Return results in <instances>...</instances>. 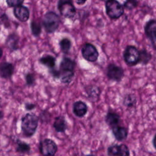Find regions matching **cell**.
<instances>
[{
	"label": "cell",
	"mask_w": 156,
	"mask_h": 156,
	"mask_svg": "<svg viewBox=\"0 0 156 156\" xmlns=\"http://www.w3.org/2000/svg\"><path fill=\"white\" fill-rule=\"evenodd\" d=\"M76 62L68 57H64L60 62L59 69V78L63 83H70L74 76Z\"/></svg>",
	"instance_id": "6da1fadb"
},
{
	"label": "cell",
	"mask_w": 156,
	"mask_h": 156,
	"mask_svg": "<svg viewBox=\"0 0 156 156\" xmlns=\"http://www.w3.org/2000/svg\"><path fill=\"white\" fill-rule=\"evenodd\" d=\"M38 118L33 113H27L21 118V130L26 137H31L36 132Z\"/></svg>",
	"instance_id": "7a4b0ae2"
},
{
	"label": "cell",
	"mask_w": 156,
	"mask_h": 156,
	"mask_svg": "<svg viewBox=\"0 0 156 156\" xmlns=\"http://www.w3.org/2000/svg\"><path fill=\"white\" fill-rule=\"evenodd\" d=\"M60 23L59 16L54 12H46L43 18L42 24L45 31L48 34L54 32L58 27Z\"/></svg>",
	"instance_id": "3957f363"
},
{
	"label": "cell",
	"mask_w": 156,
	"mask_h": 156,
	"mask_svg": "<svg viewBox=\"0 0 156 156\" xmlns=\"http://www.w3.org/2000/svg\"><path fill=\"white\" fill-rule=\"evenodd\" d=\"M105 7L107 15L112 20H117L124 14L123 5L116 0H110L105 2Z\"/></svg>",
	"instance_id": "277c9868"
},
{
	"label": "cell",
	"mask_w": 156,
	"mask_h": 156,
	"mask_svg": "<svg viewBox=\"0 0 156 156\" xmlns=\"http://www.w3.org/2000/svg\"><path fill=\"white\" fill-rule=\"evenodd\" d=\"M57 9L60 15L66 18H72L76 13L73 0H58Z\"/></svg>",
	"instance_id": "5b68a950"
},
{
	"label": "cell",
	"mask_w": 156,
	"mask_h": 156,
	"mask_svg": "<svg viewBox=\"0 0 156 156\" xmlns=\"http://www.w3.org/2000/svg\"><path fill=\"white\" fill-rule=\"evenodd\" d=\"M123 58L128 66H135L139 63L140 51L135 46L129 45L126 46L124 51Z\"/></svg>",
	"instance_id": "8992f818"
},
{
	"label": "cell",
	"mask_w": 156,
	"mask_h": 156,
	"mask_svg": "<svg viewBox=\"0 0 156 156\" xmlns=\"http://www.w3.org/2000/svg\"><path fill=\"white\" fill-rule=\"evenodd\" d=\"M81 53L83 58L90 62H96L99 57V52L96 48L90 43H86L82 46Z\"/></svg>",
	"instance_id": "52a82bcc"
},
{
	"label": "cell",
	"mask_w": 156,
	"mask_h": 156,
	"mask_svg": "<svg viewBox=\"0 0 156 156\" xmlns=\"http://www.w3.org/2000/svg\"><path fill=\"white\" fill-rule=\"evenodd\" d=\"M39 149L40 153L43 155H54L58 150V147L54 141L49 138H46L40 142Z\"/></svg>",
	"instance_id": "ba28073f"
},
{
	"label": "cell",
	"mask_w": 156,
	"mask_h": 156,
	"mask_svg": "<svg viewBox=\"0 0 156 156\" xmlns=\"http://www.w3.org/2000/svg\"><path fill=\"white\" fill-rule=\"evenodd\" d=\"M144 30L152 47L156 49V19H151L147 21L144 25Z\"/></svg>",
	"instance_id": "9c48e42d"
},
{
	"label": "cell",
	"mask_w": 156,
	"mask_h": 156,
	"mask_svg": "<svg viewBox=\"0 0 156 156\" xmlns=\"http://www.w3.org/2000/svg\"><path fill=\"white\" fill-rule=\"evenodd\" d=\"M106 74L108 78L110 80L119 82L124 76V69L115 63H110L106 70Z\"/></svg>",
	"instance_id": "30bf717a"
},
{
	"label": "cell",
	"mask_w": 156,
	"mask_h": 156,
	"mask_svg": "<svg viewBox=\"0 0 156 156\" xmlns=\"http://www.w3.org/2000/svg\"><path fill=\"white\" fill-rule=\"evenodd\" d=\"M107 154L108 155H129L130 151L126 144H114L110 146L107 149Z\"/></svg>",
	"instance_id": "8fae6325"
},
{
	"label": "cell",
	"mask_w": 156,
	"mask_h": 156,
	"mask_svg": "<svg viewBox=\"0 0 156 156\" xmlns=\"http://www.w3.org/2000/svg\"><path fill=\"white\" fill-rule=\"evenodd\" d=\"M13 15L19 21L21 22H26L29 20L30 12L27 7L20 5L14 7Z\"/></svg>",
	"instance_id": "7c38bea8"
},
{
	"label": "cell",
	"mask_w": 156,
	"mask_h": 156,
	"mask_svg": "<svg viewBox=\"0 0 156 156\" xmlns=\"http://www.w3.org/2000/svg\"><path fill=\"white\" fill-rule=\"evenodd\" d=\"M14 73V66L11 63L3 62L0 64V76L5 79H10Z\"/></svg>",
	"instance_id": "4fadbf2b"
},
{
	"label": "cell",
	"mask_w": 156,
	"mask_h": 156,
	"mask_svg": "<svg viewBox=\"0 0 156 156\" xmlns=\"http://www.w3.org/2000/svg\"><path fill=\"white\" fill-rule=\"evenodd\" d=\"M88 110L87 104L82 101H77L73 104V111L74 114L79 118L84 116Z\"/></svg>",
	"instance_id": "5bb4252c"
},
{
	"label": "cell",
	"mask_w": 156,
	"mask_h": 156,
	"mask_svg": "<svg viewBox=\"0 0 156 156\" xmlns=\"http://www.w3.org/2000/svg\"><path fill=\"white\" fill-rule=\"evenodd\" d=\"M105 121L107 124L112 129L119 125L121 121L120 116L116 112L109 111L105 116Z\"/></svg>",
	"instance_id": "9a60e30c"
},
{
	"label": "cell",
	"mask_w": 156,
	"mask_h": 156,
	"mask_svg": "<svg viewBox=\"0 0 156 156\" xmlns=\"http://www.w3.org/2000/svg\"><path fill=\"white\" fill-rule=\"evenodd\" d=\"M112 133L116 140L122 141L127 138L128 135V131L126 127H121L118 125L112 128Z\"/></svg>",
	"instance_id": "2e32d148"
},
{
	"label": "cell",
	"mask_w": 156,
	"mask_h": 156,
	"mask_svg": "<svg viewBox=\"0 0 156 156\" xmlns=\"http://www.w3.org/2000/svg\"><path fill=\"white\" fill-rule=\"evenodd\" d=\"M53 127L57 132H65L67 129V123L65 118L58 116L55 118Z\"/></svg>",
	"instance_id": "e0dca14e"
},
{
	"label": "cell",
	"mask_w": 156,
	"mask_h": 156,
	"mask_svg": "<svg viewBox=\"0 0 156 156\" xmlns=\"http://www.w3.org/2000/svg\"><path fill=\"white\" fill-rule=\"evenodd\" d=\"M19 37L15 34H10L6 39L5 44L7 47L11 51H15L18 49Z\"/></svg>",
	"instance_id": "ac0fdd59"
},
{
	"label": "cell",
	"mask_w": 156,
	"mask_h": 156,
	"mask_svg": "<svg viewBox=\"0 0 156 156\" xmlns=\"http://www.w3.org/2000/svg\"><path fill=\"white\" fill-rule=\"evenodd\" d=\"M39 62L46 67L52 69L55 65V58L51 55H46L39 59Z\"/></svg>",
	"instance_id": "d6986e66"
},
{
	"label": "cell",
	"mask_w": 156,
	"mask_h": 156,
	"mask_svg": "<svg viewBox=\"0 0 156 156\" xmlns=\"http://www.w3.org/2000/svg\"><path fill=\"white\" fill-rule=\"evenodd\" d=\"M152 58V55L150 52H147L145 49L140 51V60L139 63L143 65H146L149 63Z\"/></svg>",
	"instance_id": "ffe728a7"
},
{
	"label": "cell",
	"mask_w": 156,
	"mask_h": 156,
	"mask_svg": "<svg viewBox=\"0 0 156 156\" xmlns=\"http://www.w3.org/2000/svg\"><path fill=\"white\" fill-rule=\"evenodd\" d=\"M59 45H60V48L61 51L63 52H64L65 54H67L71 49V41L68 38H63L60 41Z\"/></svg>",
	"instance_id": "44dd1931"
},
{
	"label": "cell",
	"mask_w": 156,
	"mask_h": 156,
	"mask_svg": "<svg viewBox=\"0 0 156 156\" xmlns=\"http://www.w3.org/2000/svg\"><path fill=\"white\" fill-rule=\"evenodd\" d=\"M30 29L34 36L38 37L41 32V26L40 22L36 20H32L30 23Z\"/></svg>",
	"instance_id": "7402d4cb"
},
{
	"label": "cell",
	"mask_w": 156,
	"mask_h": 156,
	"mask_svg": "<svg viewBox=\"0 0 156 156\" xmlns=\"http://www.w3.org/2000/svg\"><path fill=\"white\" fill-rule=\"evenodd\" d=\"M30 147L29 144L20 140L17 141V146L16 148V152H20L21 154H26L28 153L30 151Z\"/></svg>",
	"instance_id": "603a6c76"
},
{
	"label": "cell",
	"mask_w": 156,
	"mask_h": 156,
	"mask_svg": "<svg viewBox=\"0 0 156 156\" xmlns=\"http://www.w3.org/2000/svg\"><path fill=\"white\" fill-rule=\"evenodd\" d=\"M136 102V97L132 94H128L126 95L123 99V104L127 107H132L135 106Z\"/></svg>",
	"instance_id": "cb8c5ba5"
},
{
	"label": "cell",
	"mask_w": 156,
	"mask_h": 156,
	"mask_svg": "<svg viewBox=\"0 0 156 156\" xmlns=\"http://www.w3.org/2000/svg\"><path fill=\"white\" fill-rule=\"evenodd\" d=\"M138 5V0H125L123 3V7L125 9L132 10L136 8Z\"/></svg>",
	"instance_id": "d4e9b609"
},
{
	"label": "cell",
	"mask_w": 156,
	"mask_h": 156,
	"mask_svg": "<svg viewBox=\"0 0 156 156\" xmlns=\"http://www.w3.org/2000/svg\"><path fill=\"white\" fill-rule=\"evenodd\" d=\"M24 0H6L7 5L9 7H15L20 5H22Z\"/></svg>",
	"instance_id": "484cf974"
},
{
	"label": "cell",
	"mask_w": 156,
	"mask_h": 156,
	"mask_svg": "<svg viewBox=\"0 0 156 156\" xmlns=\"http://www.w3.org/2000/svg\"><path fill=\"white\" fill-rule=\"evenodd\" d=\"M25 79H26V84L29 86H31V85H34V83L35 82V80L34 75L30 73H29L26 75Z\"/></svg>",
	"instance_id": "4316f807"
},
{
	"label": "cell",
	"mask_w": 156,
	"mask_h": 156,
	"mask_svg": "<svg viewBox=\"0 0 156 156\" xmlns=\"http://www.w3.org/2000/svg\"><path fill=\"white\" fill-rule=\"evenodd\" d=\"M1 24H4L5 26L9 25V18L5 13H2L0 15V25Z\"/></svg>",
	"instance_id": "83f0119b"
},
{
	"label": "cell",
	"mask_w": 156,
	"mask_h": 156,
	"mask_svg": "<svg viewBox=\"0 0 156 156\" xmlns=\"http://www.w3.org/2000/svg\"><path fill=\"white\" fill-rule=\"evenodd\" d=\"M35 105L32 103H26L25 104V108L27 110H32V109L35 108Z\"/></svg>",
	"instance_id": "f1b7e54d"
},
{
	"label": "cell",
	"mask_w": 156,
	"mask_h": 156,
	"mask_svg": "<svg viewBox=\"0 0 156 156\" xmlns=\"http://www.w3.org/2000/svg\"><path fill=\"white\" fill-rule=\"evenodd\" d=\"M87 1L88 0H76V2L77 5H84Z\"/></svg>",
	"instance_id": "f546056e"
},
{
	"label": "cell",
	"mask_w": 156,
	"mask_h": 156,
	"mask_svg": "<svg viewBox=\"0 0 156 156\" xmlns=\"http://www.w3.org/2000/svg\"><path fill=\"white\" fill-rule=\"evenodd\" d=\"M152 144L154 147V148L156 149V134L154 135L153 140H152Z\"/></svg>",
	"instance_id": "4dcf8cb0"
},
{
	"label": "cell",
	"mask_w": 156,
	"mask_h": 156,
	"mask_svg": "<svg viewBox=\"0 0 156 156\" xmlns=\"http://www.w3.org/2000/svg\"><path fill=\"white\" fill-rule=\"evenodd\" d=\"M3 116H4V113H3V112H2L1 110H0V121L2 119Z\"/></svg>",
	"instance_id": "1f68e13d"
},
{
	"label": "cell",
	"mask_w": 156,
	"mask_h": 156,
	"mask_svg": "<svg viewBox=\"0 0 156 156\" xmlns=\"http://www.w3.org/2000/svg\"><path fill=\"white\" fill-rule=\"evenodd\" d=\"M2 55V48L0 47V58H1Z\"/></svg>",
	"instance_id": "d6a6232c"
},
{
	"label": "cell",
	"mask_w": 156,
	"mask_h": 156,
	"mask_svg": "<svg viewBox=\"0 0 156 156\" xmlns=\"http://www.w3.org/2000/svg\"><path fill=\"white\" fill-rule=\"evenodd\" d=\"M101 1H103V2H107V1H110V0H101Z\"/></svg>",
	"instance_id": "836d02e7"
}]
</instances>
